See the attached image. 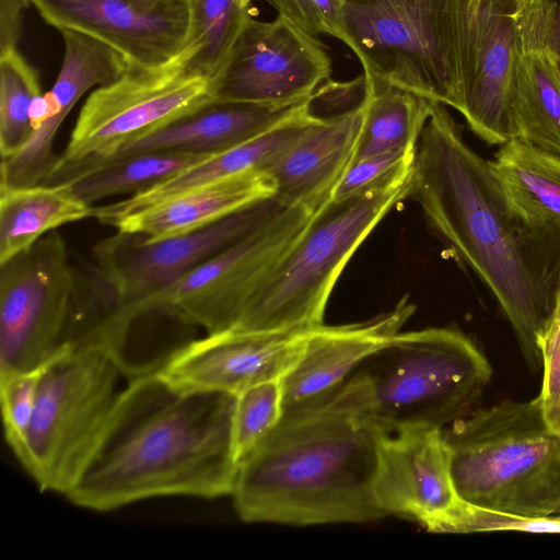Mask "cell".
<instances>
[{
    "mask_svg": "<svg viewBox=\"0 0 560 560\" xmlns=\"http://www.w3.org/2000/svg\"><path fill=\"white\" fill-rule=\"evenodd\" d=\"M492 293L534 372L539 336L560 290V231L520 214L445 105L435 102L416 145L409 195Z\"/></svg>",
    "mask_w": 560,
    "mask_h": 560,
    "instance_id": "obj_1",
    "label": "cell"
},
{
    "mask_svg": "<svg viewBox=\"0 0 560 560\" xmlns=\"http://www.w3.org/2000/svg\"><path fill=\"white\" fill-rule=\"evenodd\" d=\"M229 394H182L155 372L121 389L104 436L66 498L106 512L137 501L232 494L238 463Z\"/></svg>",
    "mask_w": 560,
    "mask_h": 560,
    "instance_id": "obj_2",
    "label": "cell"
},
{
    "mask_svg": "<svg viewBox=\"0 0 560 560\" xmlns=\"http://www.w3.org/2000/svg\"><path fill=\"white\" fill-rule=\"evenodd\" d=\"M384 434L349 377L325 401L282 416L238 464L235 511L247 523L294 526L384 517L373 490Z\"/></svg>",
    "mask_w": 560,
    "mask_h": 560,
    "instance_id": "obj_3",
    "label": "cell"
},
{
    "mask_svg": "<svg viewBox=\"0 0 560 560\" xmlns=\"http://www.w3.org/2000/svg\"><path fill=\"white\" fill-rule=\"evenodd\" d=\"M478 0H342L340 40L364 74L462 113Z\"/></svg>",
    "mask_w": 560,
    "mask_h": 560,
    "instance_id": "obj_4",
    "label": "cell"
},
{
    "mask_svg": "<svg viewBox=\"0 0 560 560\" xmlns=\"http://www.w3.org/2000/svg\"><path fill=\"white\" fill-rule=\"evenodd\" d=\"M442 435L460 500L523 517L560 515V435L538 397L472 410Z\"/></svg>",
    "mask_w": 560,
    "mask_h": 560,
    "instance_id": "obj_5",
    "label": "cell"
},
{
    "mask_svg": "<svg viewBox=\"0 0 560 560\" xmlns=\"http://www.w3.org/2000/svg\"><path fill=\"white\" fill-rule=\"evenodd\" d=\"M487 358L463 331H399L349 377L365 412L385 434L444 429L472 411L491 378Z\"/></svg>",
    "mask_w": 560,
    "mask_h": 560,
    "instance_id": "obj_6",
    "label": "cell"
},
{
    "mask_svg": "<svg viewBox=\"0 0 560 560\" xmlns=\"http://www.w3.org/2000/svg\"><path fill=\"white\" fill-rule=\"evenodd\" d=\"M410 176L411 171L349 198L325 201L267 273L233 329L301 330L323 324L340 273L386 213L408 197Z\"/></svg>",
    "mask_w": 560,
    "mask_h": 560,
    "instance_id": "obj_7",
    "label": "cell"
},
{
    "mask_svg": "<svg viewBox=\"0 0 560 560\" xmlns=\"http://www.w3.org/2000/svg\"><path fill=\"white\" fill-rule=\"evenodd\" d=\"M120 374L112 348L93 340L66 346L45 365L18 457L40 490L66 497L80 479L118 401Z\"/></svg>",
    "mask_w": 560,
    "mask_h": 560,
    "instance_id": "obj_8",
    "label": "cell"
},
{
    "mask_svg": "<svg viewBox=\"0 0 560 560\" xmlns=\"http://www.w3.org/2000/svg\"><path fill=\"white\" fill-rule=\"evenodd\" d=\"M212 100L211 82L188 73L178 60L158 70L129 65L89 95L63 154L42 184L67 183Z\"/></svg>",
    "mask_w": 560,
    "mask_h": 560,
    "instance_id": "obj_9",
    "label": "cell"
},
{
    "mask_svg": "<svg viewBox=\"0 0 560 560\" xmlns=\"http://www.w3.org/2000/svg\"><path fill=\"white\" fill-rule=\"evenodd\" d=\"M84 282L56 231L0 265V374L42 368L71 343Z\"/></svg>",
    "mask_w": 560,
    "mask_h": 560,
    "instance_id": "obj_10",
    "label": "cell"
},
{
    "mask_svg": "<svg viewBox=\"0 0 560 560\" xmlns=\"http://www.w3.org/2000/svg\"><path fill=\"white\" fill-rule=\"evenodd\" d=\"M313 212L283 208L179 279L118 307L133 324L144 316H166L200 326L207 334L233 329L267 273L305 226Z\"/></svg>",
    "mask_w": 560,
    "mask_h": 560,
    "instance_id": "obj_11",
    "label": "cell"
},
{
    "mask_svg": "<svg viewBox=\"0 0 560 560\" xmlns=\"http://www.w3.org/2000/svg\"><path fill=\"white\" fill-rule=\"evenodd\" d=\"M272 197L205 228L160 240L116 231L93 248L96 271L122 306L170 285L278 213Z\"/></svg>",
    "mask_w": 560,
    "mask_h": 560,
    "instance_id": "obj_12",
    "label": "cell"
},
{
    "mask_svg": "<svg viewBox=\"0 0 560 560\" xmlns=\"http://www.w3.org/2000/svg\"><path fill=\"white\" fill-rule=\"evenodd\" d=\"M330 73L314 35L281 15L262 22L250 14L211 86L217 101L288 103L311 97Z\"/></svg>",
    "mask_w": 560,
    "mask_h": 560,
    "instance_id": "obj_13",
    "label": "cell"
},
{
    "mask_svg": "<svg viewBox=\"0 0 560 560\" xmlns=\"http://www.w3.org/2000/svg\"><path fill=\"white\" fill-rule=\"evenodd\" d=\"M59 31L88 35L133 67L158 70L179 59L187 44V0H31Z\"/></svg>",
    "mask_w": 560,
    "mask_h": 560,
    "instance_id": "obj_14",
    "label": "cell"
},
{
    "mask_svg": "<svg viewBox=\"0 0 560 560\" xmlns=\"http://www.w3.org/2000/svg\"><path fill=\"white\" fill-rule=\"evenodd\" d=\"M310 329L207 334L175 349L155 373L182 394L237 396L282 380L299 361Z\"/></svg>",
    "mask_w": 560,
    "mask_h": 560,
    "instance_id": "obj_15",
    "label": "cell"
},
{
    "mask_svg": "<svg viewBox=\"0 0 560 560\" xmlns=\"http://www.w3.org/2000/svg\"><path fill=\"white\" fill-rule=\"evenodd\" d=\"M373 490L385 516L407 517L430 530L460 500L442 430L415 428L384 434Z\"/></svg>",
    "mask_w": 560,
    "mask_h": 560,
    "instance_id": "obj_16",
    "label": "cell"
},
{
    "mask_svg": "<svg viewBox=\"0 0 560 560\" xmlns=\"http://www.w3.org/2000/svg\"><path fill=\"white\" fill-rule=\"evenodd\" d=\"M413 311L415 305L404 296L394 308L368 320L311 328L299 361L282 378V416L331 397L369 357L400 331Z\"/></svg>",
    "mask_w": 560,
    "mask_h": 560,
    "instance_id": "obj_17",
    "label": "cell"
},
{
    "mask_svg": "<svg viewBox=\"0 0 560 560\" xmlns=\"http://www.w3.org/2000/svg\"><path fill=\"white\" fill-rule=\"evenodd\" d=\"M65 55L58 77L46 93L49 115L27 143L1 160L0 187L42 184L58 163L54 142L58 129L77 102L92 88L108 84L128 69L125 58L109 46L74 31H60Z\"/></svg>",
    "mask_w": 560,
    "mask_h": 560,
    "instance_id": "obj_18",
    "label": "cell"
},
{
    "mask_svg": "<svg viewBox=\"0 0 560 560\" xmlns=\"http://www.w3.org/2000/svg\"><path fill=\"white\" fill-rule=\"evenodd\" d=\"M514 0H478L476 48L462 115L491 145L514 139L512 96L517 58Z\"/></svg>",
    "mask_w": 560,
    "mask_h": 560,
    "instance_id": "obj_19",
    "label": "cell"
},
{
    "mask_svg": "<svg viewBox=\"0 0 560 560\" xmlns=\"http://www.w3.org/2000/svg\"><path fill=\"white\" fill-rule=\"evenodd\" d=\"M364 100V98H363ZM364 114V102L330 117L316 116L308 128L265 172L272 198L283 208L312 212L327 201L352 161Z\"/></svg>",
    "mask_w": 560,
    "mask_h": 560,
    "instance_id": "obj_20",
    "label": "cell"
},
{
    "mask_svg": "<svg viewBox=\"0 0 560 560\" xmlns=\"http://www.w3.org/2000/svg\"><path fill=\"white\" fill-rule=\"evenodd\" d=\"M313 95L288 103L212 100L135 141L115 159L150 151L195 155L218 153L256 138L290 119L310 105Z\"/></svg>",
    "mask_w": 560,
    "mask_h": 560,
    "instance_id": "obj_21",
    "label": "cell"
},
{
    "mask_svg": "<svg viewBox=\"0 0 560 560\" xmlns=\"http://www.w3.org/2000/svg\"><path fill=\"white\" fill-rule=\"evenodd\" d=\"M310 106L269 131L231 149L206 155L159 184L110 205L96 207L94 218L112 223L131 212L189 189L273 165L315 119Z\"/></svg>",
    "mask_w": 560,
    "mask_h": 560,
    "instance_id": "obj_22",
    "label": "cell"
},
{
    "mask_svg": "<svg viewBox=\"0 0 560 560\" xmlns=\"http://www.w3.org/2000/svg\"><path fill=\"white\" fill-rule=\"evenodd\" d=\"M272 195L273 185L266 172H246L139 209L110 226L160 240L205 228Z\"/></svg>",
    "mask_w": 560,
    "mask_h": 560,
    "instance_id": "obj_23",
    "label": "cell"
},
{
    "mask_svg": "<svg viewBox=\"0 0 560 560\" xmlns=\"http://www.w3.org/2000/svg\"><path fill=\"white\" fill-rule=\"evenodd\" d=\"M95 208L66 183L0 187V265L58 228L94 218Z\"/></svg>",
    "mask_w": 560,
    "mask_h": 560,
    "instance_id": "obj_24",
    "label": "cell"
},
{
    "mask_svg": "<svg viewBox=\"0 0 560 560\" xmlns=\"http://www.w3.org/2000/svg\"><path fill=\"white\" fill-rule=\"evenodd\" d=\"M489 165L520 214L560 231V154L514 138L500 145Z\"/></svg>",
    "mask_w": 560,
    "mask_h": 560,
    "instance_id": "obj_25",
    "label": "cell"
},
{
    "mask_svg": "<svg viewBox=\"0 0 560 560\" xmlns=\"http://www.w3.org/2000/svg\"><path fill=\"white\" fill-rule=\"evenodd\" d=\"M364 114L352 160L413 152L435 101L364 74Z\"/></svg>",
    "mask_w": 560,
    "mask_h": 560,
    "instance_id": "obj_26",
    "label": "cell"
},
{
    "mask_svg": "<svg viewBox=\"0 0 560 560\" xmlns=\"http://www.w3.org/2000/svg\"><path fill=\"white\" fill-rule=\"evenodd\" d=\"M517 50L512 96L515 138L560 154L559 56L518 45Z\"/></svg>",
    "mask_w": 560,
    "mask_h": 560,
    "instance_id": "obj_27",
    "label": "cell"
},
{
    "mask_svg": "<svg viewBox=\"0 0 560 560\" xmlns=\"http://www.w3.org/2000/svg\"><path fill=\"white\" fill-rule=\"evenodd\" d=\"M206 155L150 151L119 156L67 182L89 205L118 195H136L159 184Z\"/></svg>",
    "mask_w": 560,
    "mask_h": 560,
    "instance_id": "obj_28",
    "label": "cell"
},
{
    "mask_svg": "<svg viewBox=\"0 0 560 560\" xmlns=\"http://www.w3.org/2000/svg\"><path fill=\"white\" fill-rule=\"evenodd\" d=\"M190 9L189 34L178 61L188 73L212 82L252 14L235 0H187Z\"/></svg>",
    "mask_w": 560,
    "mask_h": 560,
    "instance_id": "obj_29",
    "label": "cell"
},
{
    "mask_svg": "<svg viewBox=\"0 0 560 560\" xmlns=\"http://www.w3.org/2000/svg\"><path fill=\"white\" fill-rule=\"evenodd\" d=\"M42 94L36 70L18 47L0 52V153L1 160L18 153L31 139V107Z\"/></svg>",
    "mask_w": 560,
    "mask_h": 560,
    "instance_id": "obj_30",
    "label": "cell"
},
{
    "mask_svg": "<svg viewBox=\"0 0 560 560\" xmlns=\"http://www.w3.org/2000/svg\"><path fill=\"white\" fill-rule=\"evenodd\" d=\"M282 380L253 386L235 397L232 418L237 463L247 457L275 429L283 413Z\"/></svg>",
    "mask_w": 560,
    "mask_h": 560,
    "instance_id": "obj_31",
    "label": "cell"
},
{
    "mask_svg": "<svg viewBox=\"0 0 560 560\" xmlns=\"http://www.w3.org/2000/svg\"><path fill=\"white\" fill-rule=\"evenodd\" d=\"M46 365V364H45ZM44 366L0 374V404L4 436L16 456L22 453L34 418Z\"/></svg>",
    "mask_w": 560,
    "mask_h": 560,
    "instance_id": "obj_32",
    "label": "cell"
},
{
    "mask_svg": "<svg viewBox=\"0 0 560 560\" xmlns=\"http://www.w3.org/2000/svg\"><path fill=\"white\" fill-rule=\"evenodd\" d=\"M516 529L535 533H560V516L523 517L477 508L459 500L433 528L434 533H470Z\"/></svg>",
    "mask_w": 560,
    "mask_h": 560,
    "instance_id": "obj_33",
    "label": "cell"
},
{
    "mask_svg": "<svg viewBox=\"0 0 560 560\" xmlns=\"http://www.w3.org/2000/svg\"><path fill=\"white\" fill-rule=\"evenodd\" d=\"M415 151L388 152L352 160L336 185L330 199H346L409 173L412 168Z\"/></svg>",
    "mask_w": 560,
    "mask_h": 560,
    "instance_id": "obj_34",
    "label": "cell"
},
{
    "mask_svg": "<svg viewBox=\"0 0 560 560\" xmlns=\"http://www.w3.org/2000/svg\"><path fill=\"white\" fill-rule=\"evenodd\" d=\"M513 14L521 49H549L560 57V3L557 0H514Z\"/></svg>",
    "mask_w": 560,
    "mask_h": 560,
    "instance_id": "obj_35",
    "label": "cell"
},
{
    "mask_svg": "<svg viewBox=\"0 0 560 560\" xmlns=\"http://www.w3.org/2000/svg\"><path fill=\"white\" fill-rule=\"evenodd\" d=\"M538 347L544 371L538 399L546 422L560 435V290Z\"/></svg>",
    "mask_w": 560,
    "mask_h": 560,
    "instance_id": "obj_36",
    "label": "cell"
},
{
    "mask_svg": "<svg viewBox=\"0 0 560 560\" xmlns=\"http://www.w3.org/2000/svg\"><path fill=\"white\" fill-rule=\"evenodd\" d=\"M279 15L311 35L327 34L329 30L318 13L313 0H267Z\"/></svg>",
    "mask_w": 560,
    "mask_h": 560,
    "instance_id": "obj_37",
    "label": "cell"
},
{
    "mask_svg": "<svg viewBox=\"0 0 560 560\" xmlns=\"http://www.w3.org/2000/svg\"><path fill=\"white\" fill-rule=\"evenodd\" d=\"M31 0H0V52L18 47L22 16Z\"/></svg>",
    "mask_w": 560,
    "mask_h": 560,
    "instance_id": "obj_38",
    "label": "cell"
},
{
    "mask_svg": "<svg viewBox=\"0 0 560 560\" xmlns=\"http://www.w3.org/2000/svg\"><path fill=\"white\" fill-rule=\"evenodd\" d=\"M318 13L329 30V35L340 39L343 3L342 0H313Z\"/></svg>",
    "mask_w": 560,
    "mask_h": 560,
    "instance_id": "obj_39",
    "label": "cell"
},
{
    "mask_svg": "<svg viewBox=\"0 0 560 560\" xmlns=\"http://www.w3.org/2000/svg\"><path fill=\"white\" fill-rule=\"evenodd\" d=\"M252 0H235V2L242 8V9H249Z\"/></svg>",
    "mask_w": 560,
    "mask_h": 560,
    "instance_id": "obj_40",
    "label": "cell"
},
{
    "mask_svg": "<svg viewBox=\"0 0 560 560\" xmlns=\"http://www.w3.org/2000/svg\"><path fill=\"white\" fill-rule=\"evenodd\" d=\"M557 62H558V67H559V70H560V57L557 58Z\"/></svg>",
    "mask_w": 560,
    "mask_h": 560,
    "instance_id": "obj_41",
    "label": "cell"
}]
</instances>
